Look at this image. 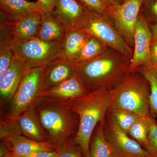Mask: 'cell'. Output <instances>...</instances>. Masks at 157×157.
Listing matches in <instances>:
<instances>
[{
    "label": "cell",
    "instance_id": "obj_1",
    "mask_svg": "<svg viewBox=\"0 0 157 157\" xmlns=\"http://www.w3.org/2000/svg\"><path fill=\"white\" fill-rule=\"evenodd\" d=\"M130 60L117 51L107 49L91 60L74 64L76 74L90 92L117 85L130 73Z\"/></svg>",
    "mask_w": 157,
    "mask_h": 157
},
{
    "label": "cell",
    "instance_id": "obj_2",
    "mask_svg": "<svg viewBox=\"0 0 157 157\" xmlns=\"http://www.w3.org/2000/svg\"><path fill=\"white\" fill-rule=\"evenodd\" d=\"M78 115V125L73 140L81 149L84 157H89L92 135L98 123L103 122L109 107V90L101 89L71 101Z\"/></svg>",
    "mask_w": 157,
    "mask_h": 157
},
{
    "label": "cell",
    "instance_id": "obj_3",
    "mask_svg": "<svg viewBox=\"0 0 157 157\" xmlns=\"http://www.w3.org/2000/svg\"><path fill=\"white\" fill-rule=\"evenodd\" d=\"M36 109L40 123L49 135V141L60 148L78 125V115L72 109L71 101L44 98Z\"/></svg>",
    "mask_w": 157,
    "mask_h": 157
},
{
    "label": "cell",
    "instance_id": "obj_4",
    "mask_svg": "<svg viewBox=\"0 0 157 157\" xmlns=\"http://www.w3.org/2000/svg\"><path fill=\"white\" fill-rule=\"evenodd\" d=\"M109 92V111L126 109L140 117L149 114V85L143 76L128 75Z\"/></svg>",
    "mask_w": 157,
    "mask_h": 157
},
{
    "label": "cell",
    "instance_id": "obj_5",
    "mask_svg": "<svg viewBox=\"0 0 157 157\" xmlns=\"http://www.w3.org/2000/svg\"><path fill=\"white\" fill-rule=\"evenodd\" d=\"M77 28L98 39L109 48L132 59L134 52L132 47L127 44L112 18L107 13L87 9Z\"/></svg>",
    "mask_w": 157,
    "mask_h": 157
},
{
    "label": "cell",
    "instance_id": "obj_6",
    "mask_svg": "<svg viewBox=\"0 0 157 157\" xmlns=\"http://www.w3.org/2000/svg\"><path fill=\"white\" fill-rule=\"evenodd\" d=\"M63 40L48 42L35 38L11 45L14 57L26 68L46 67L62 58Z\"/></svg>",
    "mask_w": 157,
    "mask_h": 157
},
{
    "label": "cell",
    "instance_id": "obj_7",
    "mask_svg": "<svg viewBox=\"0 0 157 157\" xmlns=\"http://www.w3.org/2000/svg\"><path fill=\"white\" fill-rule=\"evenodd\" d=\"M46 67L26 68L18 87L11 100L9 116L17 117L33 108H36L43 98V77Z\"/></svg>",
    "mask_w": 157,
    "mask_h": 157
},
{
    "label": "cell",
    "instance_id": "obj_8",
    "mask_svg": "<svg viewBox=\"0 0 157 157\" xmlns=\"http://www.w3.org/2000/svg\"><path fill=\"white\" fill-rule=\"evenodd\" d=\"M42 17V13L37 12L14 21L1 20V39L13 45L36 38Z\"/></svg>",
    "mask_w": 157,
    "mask_h": 157
},
{
    "label": "cell",
    "instance_id": "obj_9",
    "mask_svg": "<svg viewBox=\"0 0 157 157\" xmlns=\"http://www.w3.org/2000/svg\"><path fill=\"white\" fill-rule=\"evenodd\" d=\"M144 2V0H126L120 5L110 7L109 15L130 47L134 45L135 26Z\"/></svg>",
    "mask_w": 157,
    "mask_h": 157
},
{
    "label": "cell",
    "instance_id": "obj_10",
    "mask_svg": "<svg viewBox=\"0 0 157 157\" xmlns=\"http://www.w3.org/2000/svg\"><path fill=\"white\" fill-rule=\"evenodd\" d=\"M152 34L149 23L140 11L135 26L134 52L130 60V73L135 72L144 65L152 63L150 47Z\"/></svg>",
    "mask_w": 157,
    "mask_h": 157
},
{
    "label": "cell",
    "instance_id": "obj_11",
    "mask_svg": "<svg viewBox=\"0 0 157 157\" xmlns=\"http://www.w3.org/2000/svg\"><path fill=\"white\" fill-rule=\"evenodd\" d=\"M105 135L113 154L117 157H151L146 149L112 122Z\"/></svg>",
    "mask_w": 157,
    "mask_h": 157
},
{
    "label": "cell",
    "instance_id": "obj_12",
    "mask_svg": "<svg viewBox=\"0 0 157 157\" xmlns=\"http://www.w3.org/2000/svg\"><path fill=\"white\" fill-rule=\"evenodd\" d=\"M89 92L83 82L77 74L61 83L42 92V98H52L63 101H72Z\"/></svg>",
    "mask_w": 157,
    "mask_h": 157
},
{
    "label": "cell",
    "instance_id": "obj_13",
    "mask_svg": "<svg viewBox=\"0 0 157 157\" xmlns=\"http://www.w3.org/2000/svg\"><path fill=\"white\" fill-rule=\"evenodd\" d=\"M87 10L78 0H56L52 11L68 30L77 28Z\"/></svg>",
    "mask_w": 157,
    "mask_h": 157
},
{
    "label": "cell",
    "instance_id": "obj_14",
    "mask_svg": "<svg viewBox=\"0 0 157 157\" xmlns=\"http://www.w3.org/2000/svg\"><path fill=\"white\" fill-rule=\"evenodd\" d=\"M25 68L20 61L15 58L9 67L0 75V95L2 105L11 101Z\"/></svg>",
    "mask_w": 157,
    "mask_h": 157
},
{
    "label": "cell",
    "instance_id": "obj_15",
    "mask_svg": "<svg viewBox=\"0 0 157 157\" xmlns=\"http://www.w3.org/2000/svg\"><path fill=\"white\" fill-rule=\"evenodd\" d=\"M76 74L73 62L62 58L58 60L45 68L43 77V91L58 85Z\"/></svg>",
    "mask_w": 157,
    "mask_h": 157
},
{
    "label": "cell",
    "instance_id": "obj_16",
    "mask_svg": "<svg viewBox=\"0 0 157 157\" xmlns=\"http://www.w3.org/2000/svg\"><path fill=\"white\" fill-rule=\"evenodd\" d=\"M12 117L17 120L24 136L36 141H49V135L40 123L36 108L28 109L17 117Z\"/></svg>",
    "mask_w": 157,
    "mask_h": 157
},
{
    "label": "cell",
    "instance_id": "obj_17",
    "mask_svg": "<svg viewBox=\"0 0 157 157\" xmlns=\"http://www.w3.org/2000/svg\"><path fill=\"white\" fill-rule=\"evenodd\" d=\"M37 12H40L36 2L0 0L1 20L14 21Z\"/></svg>",
    "mask_w": 157,
    "mask_h": 157
},
{
    "label": "cell",
    "instance_id": "obj_18",
    "mask_svg": "<svg viewBox=\"0 0 157 157\" xmlns=\"http://www.w3.org/2000/svg\"><path fill=\"white\" fill-rule=\"evenodd\" d=\"M67 29L52 11L42 13L37 38L45 42H57L64 39Z\"/></svg>",
    "mask_w": 157,
    "mask_h": 157
},
{
    "label": "cell",
    "instance_id": "obj_19",
    "mask_svg": "<svg viewBox=\"0 0 157 157\" xmlns=\"http://www.w3.org/2000/svg\"><path fill=\"white\" fill-rule=\"evenodd\" d=\"M91 36L78 28L68 29L63 40L62 58L73 62Z\"/></svg>",
    "mask_w": 157,
    "mask_h": 157
},
{
    "label": "cell",
    "instance_id": "obj_20",
    "mask_svg": "<svg viewBox=\"0 0 157 157\" xmlns=\"http://www.w3.org/2000/svg\"><path fill=\"white\" fill-rule=\"evenodd\" d=\"M12 149L16 157H21L39 151H54L59 147L49 141H39L20 135L11 141Z\"/></svg>",
    "mask_w": 157,
    "mask_h": 157
},
{
    "label": "cell",
    "instance_id": "obj_21",
    "mask_svg": "<svg viewBox=\"0 0 157 157\" xmlns=\"http://www.w3.org/2000/svg\"><path fill=\"white\" fill-rule=\"evenodd\" d=\"M108 48L98 39L91 36L72 62L74 64H78L89 61L104 53Z\"/></svg>",
    "mask_w": 157,
    "mask_h": 157
},
{
    "label": "cell",
    "instance_id": "obj_22",
    "mask_svg": "<svg viewBox=\"0 0 157 157\" xmlns=\"http://www.w3.org/2000/svg\"><path fill=\"white\" fill-rule=\"evenodd\" d=\"M138 69L149 85L150 109L157 116V68L153 64H150L144 65Z\"/></svg>",
    "mask_w": 157,
    "mask_h": 157
},
{
    "label": "cell",
    "instance_id": "obj_23",
    "mask_svg": "<svg viewBox=\"0 0 157 157\" xmlns=\"http://www.w3.org/2000/svg\"><path fill=\"white\" fill-rule=\"evenodd\" d=\"M113 154L107 142L102 124L98 127L90 145L89 157H109Z\"/></svg>",
    "mask_w": 157,
    "mask_h": 157
},
{
    "label": "cell",
    "instance_id": "obj_24",
    "mask_svg": "<svg viewBox=\"0 0 157 157\" xmlns=\"http://www.w3.org/2000/svg\"><path fill=\"white\" fill-rule=\"evenodd\" d=\"M111 113V122L128 135L131 127L140 117L135 113L126 109H118Z\"/></svg>",
    "mask_w": 157,
    "mask_h": 157
},
{
    "label": "cell",
    "instance_id": "obj_25",
    "mask_svg": "<svg viewBox=\"0 0 157 157\" xmlns=\"http://www.w3.org/2000/svg\"><path fill=\"white\" fill-rule=\"evenodd\" d=\"M23 135L17 120L9 116L1 120L0 124L1 141L11 142L15 137Z\"/></svg>",
    "mask_w": 157,
    "mask_h": 157
},
{
    "label": "cell",
    "instance_id": "obj_26",
    "mask_svg": "<svg viewBox=\"0 0 157 157\" xmlns=\"http://www.w3.org/2000/svg\"><path fill=\"white\" fill-rule=\"evenodd\" d=\"M128 134L133 139L146 149L147 144L148 127L144 117H140L132 125Z\"/></svg>",
    "mask_w": 157,
    "mask_h": 157
},
{
    "label": "cell",
    "instance_id": "obj_27",
    "mask_svg": "<svg viewBox=\"0 0 157 157\" xmlns=\"http://www.w3.org/2000/svg\"><path fill=\"white\" fill-rule=\"evenodd\" d=\"M144 117L148 127L147 144L146 149L151 157H157V123L149 114Z\"/></svg>",
    "mask_w": 157,
    "mask_h": 157
},
{
    "label": "cell",
    "instance_id": "obj_28",
    "mask_svg": "<svg viewBox=\"0 0 157 157\" xmlns=\"http://www.w3.org/2000/svg\"><path fill=\"white\" fill-rule=\"evenodd\" d=\"M15 59L11 44L6 40L0 42V75L11 65Z\"/></svg>",
    "mask_w": 157,
    "mask_h": 157
},
{
    "label": "cell",
    "instance_id": "obj_29",
    "mask_svg": "<svg viewBox=\"0 0 157 157\" xmlns=\"http://www.w3.org/2000/svg\"><path fill=\"white\" fill-rule=\"evenodd\" d=\"M82 153L81 148L70 137L59 150L57 157H82Z\"/></svg>",
    "mask_w": 157,
    "mask_h": 157
},
{
    "label": "cell",
    "instance_id": "obj_30",
    "mask_svg": "<svg viewBox=\"0 0 157 157\" xmlns=\"http://www.w3.org/2000/svg\"><path fill=\"white\" fill-rule=\"evenodd\" d=\"M84 7L89 10L104 12L109 15L110 8L104 0H78Z\"/></svg>",
    "mask_w": 157,
    "mask_h": 157
},
{
    "label": "cell",
    "instance_id": "obj_31",
    "mask_svg": "<svg viewBox=\"0 0 157 157\" xmlns=\"http://www.w3.org/2000/svg\"><path fill=\"white\" fill-rule=\"evenodd\" d=\"M143 12L148 22L151 24L157 23V0H149L144 2Z\"/></svg>",
    "mask_w": 157,
    "mask_h": 157
},
{
    "label": "cell",
    "instance_id": "obj_32",
    "mask_svg": "<svg viewBox=\"0 0 157 157\" xmlns=\"http://www.w3.org/2000/svg\"><path fill=\"white\" fill-rule=\"evenodd\" d=\"M36 2L40 12L44 13L53 11L56 0H37Z\"/></svg>",
    "mask_w": 157,
    "mask_h": 157
},
{
    "label": "cell",
    "instance_id": "obj_33",
    "mask_svg": "<svg viewBox=\"0 0 157 157\" xmlns=\"http://www.w3.org/2000/svg\"><path fill=\"white\" fill-rule=\"evenodd\" d=\"M59 150L54 151H39L21 157H57Z\"/></svg>",
    "mask_w": 157,
    "mask_h": 157
},
{
    "label": "cell",
    "instance_id": "obj_34",
    "mask_svg": "<svg viewBox=\"0 0 157 157\" xmlns=\"http://www.w3.org/2000/svg\"><path fill=\"white\" fill-rule=\"evenodd\" d=\"M150 56L152 63L157 68V41L151 42L150 47Z\"/></svg>",
    "mask_w": 157,
    "mask_h": 157
},
{
    "label": "cell",
    "instance_id": "obj_35",
    "mask_svg": "<svg viewBox=\"0 0 157 157\" xmlns=\"http://www.w3.org/2000/svg\"><path fill=\"white\" fill-rule=\"evenodd\" d=\"M13 151L11 142L8 141H1L0 144V157L8 153Z\"/></svg>",
    "mask_w": 157,
    "mask_h": 157
},
{
    "label": "cell",
    "instance_id": "obj_36",
    "mask_svg": "<svg viewBox=\"0 0 157 157\" xmlns=\"http://www.w3.org/2000/svg\"><path fill=\"white\" fill-rule=\"evenodd\" d=\"M149 26L152 34V41H157V23L153 24H151Z\"/></svg>",
    "mask_w": 157,
    "mask_h": 157
},
{
    "label": "cell",
    "instance_id": "obj_37",
    "mask_svg": "<svg viewBox=\"0 0 157 157\" xmlns=\"http://www.w3.org/2000/svg\"><path fill=\"white\" fill-rule=\"evenodd\" d=\"M109 7L119 6L124 3L126 0H104Z\"/></svg>",
    "mask_w": 157,
    "mask_h": 157
},
{
    "label": "cell",
    "instance_id": "obj_38",
    "mask_svg": "<svg viewBox=\"0 0 157 157\" xmlns=\"http://www.w3.org/2000/svg\"><path fill=\"white\" fill-rule=\"evenodd\" d=\"M2 157H16L13 151L8 153L7 154L4 155Z\"/></svg>",
    "mask_w": 157,
    "mask_h": 157
},
{
    "label": "cell",
    "instance_id": "obj_39",
    "mask_svg": "<svg viewBox=\"0 0 157 157\" xmlns=\"http://www.w3.org/2000/svg\"><path fill=\"white\" fill-rule=\"evenodd\" d=\"M109 157H117L116 156H115V155L113 154L111 155Z\"/></svg>",
    "mask_w": 157,
    "mask_h": 157
},
{
    "label": "cell",
    "instance_id": "obj_40",
    "mask_svg": "<svg viewBox=\"0 0 157 157\" xmlns=\"http://www.w3.org/2000/svg\"><path fill=\"white\" fill-rule=\"evenodd\" d=\"M149 1V0H144V2H147V1Z\"/></svg>",
    "mask_w": 157,
    "mask_h": 157
}]
</instances>
